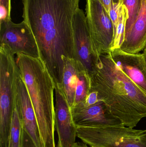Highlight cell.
I'll list each match as a JSON object with an SVG mask.
<instances>
[{
	"instance_id": "obj_1",
	"label": "cell",
	"mask_w": 146,
	"mask_h": 147,
	"mask_svg": "<svg viewBox=\"0 0 146 147\" xmlns=\"http://www.w3.org/2000/svg\"><path fill=\"white\" fill-rule=\"evenodd\" d=\"M23 21L34 35L39 58L61 87L64 64L73 59V22L80 0H22Z\"/></svg>"
},
{
	"instance_id": "obj_2",
	"label": "cell",
	"mask_w": 146,
	"mask_h": 147,
	"mask_svg": "<svg viewBox=\"0 0 146 147\" xmlns=\"http://www.w3.org/2000/svg\"><path fill=\"white\" fill-rule=\"evenodd\" d=\"M90 79V92H96L124 126L133 128L146 117V92L120 69L110 53L98 56Z\"/></svg>"
},
{
	"instance_id": "obj_3",
	"label": "cell",
	"mask_w": 146,
	"mask_h": 147,
	"mask_svg": "<svg viewBox=\"0 0 146 147\" xmlns=\"http://www.w3.org/2000/svg\"><path fill=\"white\" fill-rule=\"evenodd\" d=\"M15 60L36 114L43 146L56 147L54 81L39 58L18 54Z\"/></svg>"
},
{
	"instance_id": "obj_4",
	"label": "cell",
	"mask_w": 146,
	"mask_h": 147,
	"mask_svg": "<svg viewBox=\"0 0 146 147\" xmlns=\"http://www.w3.org/2000/svg\"><path fill=\"white\" fill-rule=\"evenodd\" d=\"M0 47V147H10L13 113L17 105V80L20 75L15 57Z\"/></svg>"
},
{
	"instance_id": "obj_5",
	"label": "cell",
	"mask_w": 146,
	"mask_h": 147,
	"mask_svg": "<svg viewBox=\"0 0 146 147\" xmlns=\"http://www.w3.org/2000/svg\"><path fill=\"white\" fill-rule=\"evenodd\" d=\"M77 136L91 147H146V130L124 126L77 127Z\"/></svg>"
},
{
	"instance_id": "obj_6",
	"label": "cell",
	"mask_w": 146,
	"mask_h": 147,
	"mask_svg": "<svg viewBox=\"0 0 146 147\" xmlns=\"http://www.w3.org/2000/svg\"><path fill=\"white\" fill-rule=\"evenodd\" d=\"M85 9L94 54L97 58L101 54L110 53L115 32L109 13L98 0H87Z\"/></svg>"
},
{
	"instance_id": "obj_7",
	"label": "cell",
	"mask_w": 146,
	"mask_h": 147,
	"mask_svg": "<svg viewBox=\"0 0 146 147\" xmlns=\"http://www.w3.org/2000/svg\"><path fill=\"white\" fill-rule=\"evenodd\" d=\"M1 45L5 46L14 55L24 54L39 58L38 47L34 35L24 21L15 23L12 21L0 22Z\"/></svg>"
},
{
	"instance_id": "obj_8",
	"label": "cell",
	"mask_w": 146,
	"mask_h": 147,
	"mask_svg": "<svg viewBox=\"0 0 146 147\" xmlns=\"http://www.w3.org/2000/svg\"><path fill=\"white\" fill-rule=\"evenodd\" d=\"M73 31V59L91 78L98 57L93 52L86 16L80 8L75 14Z\"/></svg>"
},
{
	"instance_id": "obj_9",
	"label": "cell",
	"mask_w": 146,
	"mask_h": 147,
	"mask_svg": "<svg viewBox=\"0 0 146 147\" xmlns=\"http://www.w3.org/2000/svg\"><path fill=\"white\" fill-rule=\"evenodd\" d=\"M73 121L77 127L101 128L123 126L122 121L115 116L102 100L90 106L84 102L70 108Z\"/></svg>"
},
{
	"instance_id": "obj_10",
	"label": "cell",
	"mask_w": 146,
	"mask_h": 147,
	"mask_svg": "<svg viewBox=\"0 0 146 147\" xmlns=\"http://www.w3.org/2000/svg\"><path fill=\"white\" fill-rule=\"evenodd\" d=\"M55 126L58 140L57 147H72L75 143L77 127L70 108L60 88L55 86Z\"/></svg>"
},
{
	"instance_id": "obj_11",
	"label": "cell",
	"mask_w": 146,
	"mask_h": 147,
	"mask_svg": "<svg viewBox=\"0 0 146 147\" xmlns=\"http://www.w3.org/2000/svg\"><path fill=\"white\" fill-rule=\"evenodd\" d=\"M111 57L117 67L146 92V58L144 53H130L113 48Z\"/></svg>"
},
{
	"instance_id": "obj_12",
	"label": "cell",
	"mask_w": 146,
	"mask_h": 147,
	"mask_svg": "<svg viewBox=\"0 0 146 147\" xmlns=\"http://www.w3.org/2000/svg\"><path fill=\"white\" fill-rule=\"evenodd\" d=\"M17 106L22 128L31 137L36 147H44L36 114L21 74L17 80Z\"/></svg>"
},
{
	"instance_id": "obj_13",
	"label": "cell",
	"mask_w": 146,
	"mask_h": 147,
	"mask_svg": "<svg viewBox=\"0 0 146 147\" xmlns=\"http://www.w3.org/2000/svg\"><path fill=\"white\" fill-rule=\"evenodd\" d=\"M146 45V0L142 5L138 18L130 29L125 33L121 49L130 53H139Z\"/></svg>"
},
{
	"instance_id": "obj_14",
	"label": "cell",
	"mask_w": 146,
	"mask_h": 147,
	"mask_svg": "<svg viewBox=\"0 0 146 147\" xmlns=\"http://www.w3.org/2000/svg\"><path fill=\"white\" fill-rule=\"evenodd\" d=\"M80 70H83L73 59H67L65 61L62 83L59 88L70 108L74 104L78 75Z\"/></svg>"
},
{
	"instance_id": "obj_15",
	"label": "cell",
	"mask_w": 146,
	"mask_h": 147,
	"mask_svg": "<svg viewBox=\"0 0 146 147\" xmlns=\"http://www.w3.org/2000/svg\"><path fill=\"white\" fill-rule=\"evenodd\" d=\"M90 90L91 79L90 76L84 71L80 70L78 75V81L75 90L74 105L85 102Z\"/></svg>"
},
{
	"instance_id": "obj_16",
	"label": "cell",
	"mask_w": 146,
	"mask_h": 147,
	"mask_svg": "<svg viewBox=\"0 0 146 147\" xmlns=\"http://www.w3.org/2000/svg\"><path fill=\"white\" fill-rule=\"evenodd\" d=\"M128 17V12L127 9L123 3L122 5L120 11L118 24L115 32L114 43L112 49L113 48L120 47V45L123 41L126 23Z\"/></svg>"
},
{
	"instance_id": "obj_17",
	"label": "cell",
	"mask_w": 146,
	"mask_h": 147,
	"mask_svg": "<svg viewBox=\"0 0 146 147\" xmlns=\"http://www.w3.org/2000/svg\"><path fill=\"white\" fill-rule=\"evenodd\" d=\"M22 123L16 105L13 113L10 133V147H20Z\"/></svg>"
},
{
	"instance_id": "obj_18",
	"label": "cell",
	"mask_w": 146,
	"mask_h": 147,
	"mask_svg": "<svg viewBox=\"0 0 146 147\" xmlns=\"http://www.w3.org/2000/svg\"><path fill=\"white\" fill-rule=\"evenodd\" d=\"M122 1L128 12V17L125 28V33H126L130 29L138 18L141 9L142 0H122Z\"/></svg>"
},
{
	"instance_id": "obj_19",
	"label": "cell",
	"mask_w": 146,
	"mask_h": 147,
	"mask_svg": "<svg viewBox=\"0 0 146 147\" xmlns=\"http://www.w3.org/2000/svg\"><path fill=\"white\" fill-rule=\"evenodd\" d=\"M11 0H0V22L11 20Z\"/></svg>"
},
{
	"instance_id": "obj_20",
	"label": "cell",
	"mask_w": 146,
	"mask_h": 147,
	"mask_svg": "<svg viewBox=\"0 0 146 147\" xmlns=\"http://www.w3.org/2000/svg\"><path fill=\"white\" fill-rule=\"evenodd\" d=\"M123 4V2L122 0H120L119 2L117 3H113L109 11V15L114 25V32L115 31L118 24L120 11Z\"/></svg>"
},
{
	"instance_id": "obj_21",
	"label": "cell",
	"mask_w": 146,
	"mask_h": 147,
	"mask_svg": "<svg viewBox=\"0 0 146 147\" xmlns=\"http://www.w3.org/2000/svg\"><path fill=\"white\" fill-rule=\"evenodd\" d=\"M20 147H37L31 137L22 128Z\"/></svg>"
},
{
	"instance_id": "obj_22",
	"label": "cell",
	"mask_w": 146,
	"mask_h": 147,
	"mask_svg": "<svg viewBox=\"0 0 146 147\" xmlns=\"http://www.w3.org/2000/svg\"><path fill=\"white\" fill-rule=\"evenodd\" d=\"M99 101V99L97 93L96 92L91 91L89 92L84 104L85 106H90L96 103Z\"/></svg>"
},
{
	"instance_id": "obj_23",
	"label": "cell",
	"mask_w": 146,
	"mask_h": 147,
	"mask_svg": "<svg viewBox=\"0 0 146 147\" xmlns=\"http://www.w3.org/2000/svg\"><path fill=\"white\" fill-rule=\"evenodd\" d=\"M98 1L109 13L111 7V5L113 3V0H98Z\"/></svg>"
},
{
	"instance_id": "obj_24",
	"label": "cell",
	"mask_w": 146,
	"mask_h": 147,
	"mask_svg": "<svg viewBox=\"0 0 146 147\" xmlns=\"http://www.w3.org/2000/svg\"><path fill=\"white\" fill-rule=\"evenodd\" d=\"M72 147H88L86 144L80 142H75Z\"/></svg>"
},
{
	"instance_id": "obj_25",
	"label": "cell",
	"mask_w": 146,
	"mask_h": 147,
	"mask_svg": "<svg viewBox=\"0 0 146 147\" xmlns=\"http://www.w3.org/2000/svg\"><path fill=\"white\" fill-rule=\"evenodd\" d=\"M120 1V0H113V3H117Z\"/></svg>"
},
{
	"instance_id": "obj_26",
	"label": "cell",
	"mask_w": 146,
	"mask_h": 147,
	"mask_svg": "<svg viewBox=\"0 0 146 147\" xmlns=\"http://www.w3.org/2000/svg\"><path fill=\"white\" fill-rule=\"evenodd\" d=\"M144 55H145V56L146 58V45L145 46V49H144Z\"/></svg>"
}]
</instances>
